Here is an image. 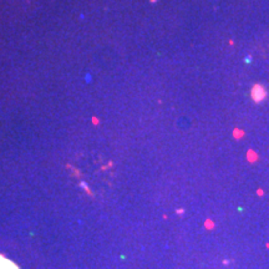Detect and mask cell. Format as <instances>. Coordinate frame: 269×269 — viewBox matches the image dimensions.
Returning <instances> with one entry per match:
<instances>
[{"label":"cell","mask_w":269,"mask_h":269,"mask_svg":"<svg viewBox=\"0 0 269 269\" xmlns=\"http://www.w3.org/2000/svg\"><path fill=\"white\" fill-rule=\"evenodd\" d=\"M251 96H252V99H253L255 102H260V101H263V100L267 97V91H265V88H264L263 86L255 85V86L252 88Z\"/></svg>","instance_id":"cell-1"},{"label":"cell","mask_w":269,"mask_h":269,"mask_svg":"<svg viewBox=\"0 0 269 269\" xmlns=\"http://www.w3.org/2000/svg\"><path fill=\"white\" fill-rule=\"evenodd\" d=\"M0 269H18V267L9 259L0 255Z\"/></svg>","instance_id":"cell-2"}]
</instances>
